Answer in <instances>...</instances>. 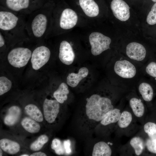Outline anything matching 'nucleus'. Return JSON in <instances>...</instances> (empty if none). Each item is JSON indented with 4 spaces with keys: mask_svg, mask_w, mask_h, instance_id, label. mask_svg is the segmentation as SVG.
<instances>
[{
    "mask_svg": "<svg viewBox=\"0 0 156 156\" xmlns=\"http://www.w3.org/2000/svg\"><path fill=\"white\" fill-rule=\"evenodd\" d=\"M86 103L81 110L80 118L81 126L89 131L94 129L106 115L114 109L108 98L94 94L86 99Z\"/></svg>",
    "mask_w": 156,
    "mask_h": 156,
    "instance_id": "obj_1",
    "label": "nucleus"
},
{
    "mask_svg": "<svg viewBox=\"0 0 156 156\" xmlns=\"http://www.w3.org/2000/svg\"><path fill=\"white\" fill-rule=\"evenodd\" d=\"M53 10L45 5L27 16L26 29L30 40L46 39L51 26Z\"/></svg>",
    "mask_w": 156,
    "mask_h": 156,
    "instance_id": "obj_2",
    "label": "nucleus"
},
{
    "mask_svg": "<svg viewBox=\"0 0 156 156\" xmlns=\"http://www.w3.org/2000/svg\"><path fill=\"white\" fill-rule=\"evenodd\" d=\"M27 16L1 6L0 31L21 40L29 38L26 29Z\"/></svg>",
    "mask_w": 156,
    "mask_h": 156,
    "instance_id": "obj_3",
    "label": "nucleus"
},
{
    "mask_svg": "<svg viewBox=\"0 0 156 156\" xmlns=\"http://www.w3.org/2000/svg\"><path fill=\"white\" fill-rule=\"evenodd\" d=\"M40 1L33 0H4L2 7L16 13L28 15L43 5Z\"/></svg>",
    "mask_w": 156,
    "mask_h": 156,
    "instance_id": "obj_4",
    "label": "nucleus"
},
{
    "mask_svg": "<svg viewBox=\"0 0 156 156\" xmlns=\"http://www.w3.org/2000/svg\"><path fill=\"white\" fill-rule=\"evenodd\" d=\"M32 52L27 47H14L8 52V60L13 66L20 68L27 65L31 58Z\"/></svg>",
    "mask_w": 156,
    "mask_h": 156,
    "instance_id": "obj_5",
    "label": "nucleus"
},
{
    "mask_svg": "<svg viewBox=\"0 0 156 156\" xmlns=\"http://www.w3.org/2000/svg\"><path fill=\"white\" fill-rule=\"evenodd\" d=\"M88 39L91 47V53L94 56L99 55L109 49L111 42L109 37L98 32L91 33Z\"/></svg>",
    "mask_w": 156,
    "mask_h": 156,
    "instance_id": "obj_6",
    "label": "nucleus"
},
{
    "mask_svg": "<svg viewBox=\"0 0 156 156\" xmlns=\"http://www.w3.org/2000/svg\"><path fill=\"white\" fill-rule=\"evenodd\" d=\"M51 52L48 47L42 45L36 48L33 51L31 62L33 69L38 70L46 64L49 60Z\"/></svg>",
    "mask_w": 156,
    "mask_h": 156,
    "instance_id": "obj_7",
    "label": "nucleus"
},
{
    "mask_svg": "<svg viewBox=\"0 0 156 156\" xmlns=\"http://www.w3.org/2000/svg\"><path fill=\"white\" fill-rule=\"evenodd\" d=\"M59 103L56 99H45L43 105L44 114L48 123H53L56 120L60 112Z\"/></svg>",
    "mask_w": 156,
    "mask_h": 156,
    "instance_id": "obj_8",
    "label": "nucleus"
},
{
    "mask_svg": "<svg viewBox=\"0 0 156 156\" xmlns=\"http://www.w3.org/2000/svg\"><path fill=\"white\" fill-rule=\"evenodd\" d=\"M110 7L113 13L117 18L120 21H125L130 17L129 7L123 0H112Z\"/></svg>",
    "mask_w": 156,
    "mask_h": 156,
    "instance_id": "obj_9",
    "label": "nucleus"
},
{
    "mask_svg": "<svg viewBox=\"0 0 156 156\" xmlns=\"http://www.w3.org/2000/svg\"><path fill=\"white\" fill-rule=\"evenodd\" d=\"M114 70L120 77L125 78L133 77L136 73V69L134 65L126 60L117 61L114 65Z\"/></svg>",
    "mask_w": 156,
    "mask_h": 156,
    "instance_id": "obj_10",
    "label": "nucleus"
},
{
    "mask_svg": "<svg viewBox=\"0 0 156 156\" xmlns=\"http://www.w3.org/2000/svg\"><path fill=\"white\" fill-rule=\"evenodd\" d=\"M75 55L70 42L63 40L60 43L59 48V57L63 64L70 65L73 62Z\"/></svg>",
    "mask_w": 156,
    "mask_h": 156,
    "instance_id": "obj_11",
    "label": "nucleus"
},
{
    "mask_svg": "<svg viewBox=\"0 0 156 156\" xmlns=\"http://www.w3.org/2000/svg\"><path fill=\"white\" fill-rule=\"evenodd\" d=\"M126 53L130 59L141 61L145 58L146 51L145 48L142 44L136 42H132L127 46Z\"/></svg>",
    "mask_w": 156,
    "mask_h": 156,
    "instance_id": "obj_12",
    "label": "nucleus"
},
{
    "mask_svg": "<svg viewBox=\"0 0 156 156\" xmlns=\"http://www.w3.org/2000/svg\"><path fill=\"white\" fill-rule=\"evenodd\" d=\"M79 3L83 12L88 17L94 18L99 15V7L94 0H79Z\"/></svg>",
    "mask_w": 156,
    "mask_h": 156,
    "instance_id": "obj_13",
    "label": "nucleus"
},
{
    "mask_svg": "<svg viewBox=\"0 0 156 156\" xmlns=\"http://www.w3.org/2000/svg\"><path fill=\"white\" fill-rule=\"evenodd\" d=\"M88 73L87 68L83 67L79 70L78 73H69L66 78L67 84L72 87H76L81 80L87 76Z\"/></svg>",
    "mask_w": 156,
    "mask_h": 156,
    "instance_id": "obj_14",
    "label": "nucleus"
},
{
    "mask_svg": "<svg viewBox=\"0 0 156 156\" xmlns=\"http://www.w3.org/2000/svg\"><path fill=\"white\" fill-rule=\"evenodd\" d=\"M112 154V149L108 144L105 142L100 141L94 145L92 155L110 156Z\"/></svg>",
    "mask_w": 156,
    "mask_h": 156,
    "instance_id": "obj_15",
    "label": "nucleus"
},
{
    "mask_svg": "<svg viewBox=\"0 0 156 156\" xmlns=\"http://www.w3.org/2000/svg\"><path fill=\"white\" fill-rule=\"evenodd\" d=\"M21 110L18 106H13L8 109V114L4 119L5 124L8 126H12L16 124L20 118Z\"/></svg>",
    "mask_w": 156,
    "mask_h": 156,
    "instance_id": "obj_16",
    "label": "nucleus"
},
{
    "mask_svg": "<svg viewBox=\"0 0 156 156\" xmlns=\"http://www.w3.org/2000/svg\"><path fill=\"white\" fill-rule=\"evenodd\" d=\"M0 147L5 152L12 155L17 153L20 148L18 143L5 138L0 140Z\"/></svg>",
    "mask_w": 156,
    "mask_h": 156,
    "instance_id": "obj_17",
    "label": "nucleus"
},
{
    "mask_svg": "<svg viewBox=\"0 0 156 156\" xmlns=\"http://www.w3.org/2000/svg\"><path fill=\"white\" fill-rule=\"evenodd\" d=\"M69 92L68 87L65 83H62L58 88L53 94L55 99L60 103H63L68 98V95Z\"/></svg>",
    "mask_w": 156,
    "mask_h": 156,
    "instance_id": "obj_18",
    "label": "nucleus"
},
{
    "mask_svg": "<svg viewBox=\"0 0 156 156\" xmlns=\"http://www.w3.org/2000/svg\"><path fill=\"white\" fill-rule=\"evenodd\" d=\"M121 113L120 110L117 108H114L110 111L101 121L99 123L106 126L118 122Z\"/></svg>",
    "mask_w": 156,
    "mask_h": 156,
    "instance_id": "obj_19",
    "label": "nucleus"
},
{
    "mask_svg": "<svg viewBox=\"0 0 156 156\" xmlns=\"http://www.w3.org/2000/svg\"><path fill=\"white\" fill-rule=\"evenodd\" d=\"M21 124L26 131L31 133H37L40 129V125L36 120L28 117L23 118L21 122Z\"/></svg>",
    "mask_w": 156,
    "mask_h": 156,
    "instance_id": "obj_20",
    "label": "nucleus"
},
{
    "mask_svg": "<svg viewBox=\"0 0 156 156\" xmlns=\"http://www.w3.org/2000/svg\"><path fill=\"white\" fill-rule=\"evenodd\" d=\"M25 109L27 114L33 119L39 122L43 121L42 114L36 105L32 104H28L25 107Z\"/></svg>",
    "mask_w": 156,
    "mask_h": 156,
    "instance_id": "obj_21",
    "label": "nucleus"
},
{
    "mask_svg": "<svg viewBox=\"0 0 156 156\" xmlns=\"http://www.w3.org/2000/svg\"><path fill=\"white\" fill-rule=\"evenodd\" d=\"M129 104L133 113L136 117L140 118L143 116L145 108L140 100L136 98H132L130 100Z\"/></svg>",
    "mask_w": 156,
    "mask_h": 156,
    "instance_id": "obj_22",
    "label": "nucleus"
},
{
    "mask_svg": "<svg viewBox=\"0 0 156 156\" xmlns=\"http://www.w3.org/2000/svg\"><path fill=\"white\" fill-rule=\"evenodd\" d=\"M139 90L144 100L148 102L152 100L153 91L151 85L146 83H142L139 86Z\"/></svg>",
    "mask_w": 156,
    "mask_h": 156,
    "instance_id": "obj_23",
    "label": "nucleus"
},
{
    "mask_svg": "<svg viewBox=\"0 0 156 156\" xmlns=\"http://www.w3.org/2000/svg\"><path fill=\"white\" fill-rule=\"evenodd\" d=\"M130 143L136 155L138 156L142 154L144 147V142L142 138L138 137H133L131 139Z\"/></svg>",
    "mask_w": 156,
    "mask_h": 156,
    "instance_id": "obj_24",
    "label": "nucleus"
},
{
    "mask_svg": "<svg viewBox=\"0 0 156 156\" xmlns=\"http://www.w3.org/2000/svg\"><path fill=\"white\" fill-rule=\"evenodd\" d=\"M132 119V116L131 113L127 111H124L121 114L118 121V125L121 128H126L130 124Z\"/></svg>",
    "mask_w": 156,
    "mask_h": 156,
    "instance_id": "obj_25",
    "label": "nucleus"
},
{
    "mask_svg": "<svg viewBox=\"0 0 156 156\" xmlns=\"http://www.w3.org/2000/svg\"><path fill=\"white\" fill-rule=\"evenodd\" d=\"M48 140L49 138L47 136L45 135H42L31 144L30 146V149L34 151L39 150Z\"/></svg>",
    "mask_w": 156,
    "mask_h": 156,
    "instance_id": "obj_26",
    "label": "nucleus"
},
{
    "mask_svg": "<svg viewBox=\"0 0 156 156\" xmlns=\"http://www.w3.org/2000/svg\"><path fill=\"white\" fill-rule=\"evenodd\" d=\"M144 129L150 139L156 140V124L155 123L151 122L146 123L144 126Z\"/></svg>",
    "mask_w": 156,
    "mask_h": 156,
    "instance_id": "obj_27",
    "label": "nucleus"
},
{
    "mask_svg": "<svg viewBox=\"0 0 156 156\" xmlns=\"http://www.w3.org/2000/svg\"><path fill=\"white\" fill-rule=\"evenodd\" d=\"M12 86L11 81L4 76L0 77V95L8 92Z\"/></svg>",
    "mask_w": 156,
    "mask_h": 156,
    "instance_id": "obj_28",
    "label": "nucleus"
},
{
    "mask_svg": "<svg viewBox=\"0 0 156 156\" xmlns=\"http://www.w3.org/2000/svg\"><path fill=\"white\" fill-rule=\"evenodd\" d=\"M51 147L57 155H62L66 153L63 144L58 139L55 138L53 140Z\"/></svg>",
    "mask_w": 156,
    "mask_h": 156,
    "instance_id": "obj_29",
    "label": "nucleus"
},
{
    "mask_svg": "<svg viewBox=\"0 0 156 156\" xmlns=\"http://www.w3.org/2000/svg\"><path fill=\"white\" fill-rule=\"evenodd\" d=\"M146 21L150 25L156 24V2L153 6L148 14Z\"/></svg>",
    "mask_w": 156,
    "mask_h": 156,
    "instance_id": "obj_30",
    "label": "nucleus"
},
{
    "mask_svg": "<svg viewBox=\"0 0 156 156\" xmlns=\"http://www.w3.org/2000/svg\"><path fill=\"white\" fill-rule=\"evenodd\" d=\"M146 71L149 75L156 78V63L152 62L149 63L146 67Z\"/></svg>",
    "mask_w": 156,
    "mask_h": 156,
    "instance_id": "obj_31",
    "label": "nucleus"
},
{
    "mask_svg": "<svg viewBox=\"0 0 156 156\" xmlns=\"http://www.w3.org/2000/svg\"><path fill=\"white\" fill-rule=\"evenodd\" d=\"M146 144L148 151L151 153L156 154V140L148 139Z\"/></svg>",
    "mask_w": 156,
    "mask_h": 156,
    "instance_id": "obj_32",
    "label": "nucleus"
},
{
    "mask_svg": "<svg viewBox=\"0 0 156 156\" xmlns=\"http://www.w3.org/2000/svg\"><path fill=\"white\" fill-rule=\"evenodd\" d=\"M63 144L65 151V153L68 154L70 153L71 152L70 148L71 142L69 140L64 141Z\"/></svg>",
    "mask_w": 156,
    "mask_h": 156,
    "instance_id": "obj_33",
    "label": "nucleus"
},
{
    "mask_svg": "<svg viewBox=\"0 0 156 156\" xmlns=\"http://www.w3.org/2000/svg\"><path fill=\"white\" fill-rule=\"evenodd\" d=\"M30 156H46L47 155L44 153L39 152L34 153L30 155Z\"/></svg>",
    "mask_w": 156,
    "mask_h": 156,
    "instance_id": "obj_34",
    "label": "nucleus"
},
{
    "mask_svg": "<svg viewBox=\"0 0 156 156\" xmlns=\"http://www.w3.org/2000/svg\"><path fill=\"white\" fill-rule=\"evenodd\" d=\"M3 154V152L2 151V150H1V148H0V156H2V155Z\"/></svg>",
    "mask_w": 156,
    "mask_h": 156,
    "instance_id": "obj_35",
    "label": "nucleus"
},
{
    "mask_svg": "<svg viewBox=\"0 0 156 156\" xmlns=\"http://www.w3.org/2000/svg\"><path fill=\"white\" fill-rule=\"evenodd\" d=\"M21 156H28L29 155L27 154H24L21 155H20Z\"/></svg>",
    "mask_w": 156,
    "mask_h": 156,
    "instance_id": "obj_36",
    "label": "nucleus"
},
{
    "mask_svg": "<svg viewBox=\"0 0 156 156\" xmlns=\"http://www.w3.org/2000/svg\"><path fill=\"white\" fill-rule=\"evenodd\" d=\"M155 2H156V0H151Z\"/></svg>",
    "mask_w": 156,
    "mask_h": 156,
    "instance_id": "obj_37",
    "label": "nucleus"
}]
</instances>
